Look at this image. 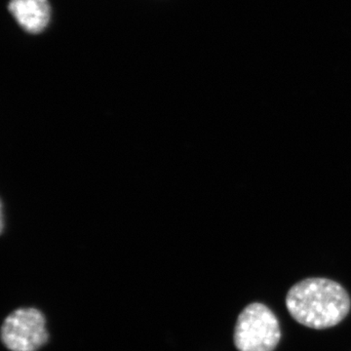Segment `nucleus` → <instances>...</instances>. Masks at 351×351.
Instances as JSON below:
<instances>
[{
  "label": "nucleus",
  "mask_w": 351,
  "mask_h": 351,
  "mask_svg": "<svg viewBox=\"0 0 351 351\" xmlns=\"http://www.w3.org/2000/svg\"><path fill=\"white\" fill-rule=\"evenodd\" d=\"M48 339L45 317L36 308H19L4 320L1 341L11 351H38Z\"/></svg>",
  "instance_id": "7ed1b4c3"
},
{
  "label": "nucleus",
  "mask_w": 351,
  "mask_h": 351,
  "mask_svg": "<svg viewBox=\"0 0 351 351\" xmlns=\"http://www.w3.org/2000/svg\"><path fill=\"white\" fill-rule=\"evenodd\" d=\"M350 298L341 284L331 279L306 278L295 284L286 297L290 315L311 329H328L345 319L350 311Z\"/></svg>",
  "instance_id": "f257e3e1"
},
{
  "label": "nucleus",
  "mask_w": 351,
  "mask_h": 351,
  "mask_svg": "<svg viewBox=\"0 0 351 351\" xmlns=\"http://www.w3.org/2000/svg\"><path fill=\"white\" fill-rule=\"evenodd\" d=\"M280 339L278 319L265 304H248L237 317L233 341L239 351H274Z\"/></svg>",
  "instance_id": "f03ea898"
},
{
  "label": "nucleus",
  "mask_w": 351,
  "mask_h": 351,
  "mask_svg": "<svg viewBox=\"0 0 351 351\" xmlns=\"http://www.w3.org/2000/svg\"><path fill=\"white\" fill-rule=\"evenodd\" d=\"M8 9L18 24L29 34L43 32L49 23L47 0H10Z\"/></svg>",
  "instance_id": "20e7f679"
}]
</instances>
